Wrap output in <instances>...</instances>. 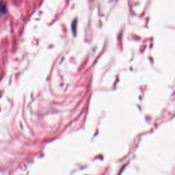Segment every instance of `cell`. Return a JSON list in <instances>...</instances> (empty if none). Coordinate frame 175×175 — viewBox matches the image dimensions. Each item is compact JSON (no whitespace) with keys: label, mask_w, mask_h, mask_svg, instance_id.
<instances>
[{"label":"cell","mask_w":175,"mask_h":175,"mask_svg":"<svg viewBox=\"0 0 175 175\" xmlns=\"http://www.w3.org/2000/svg\"><path fill=\"white\" fill-rule=\"evenodd\" d=\"M6 4L4 2H0V12L4 13L6 11Z\"/></svg>","instance_id":"1"}]
</instances>
